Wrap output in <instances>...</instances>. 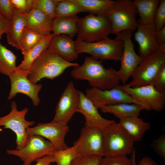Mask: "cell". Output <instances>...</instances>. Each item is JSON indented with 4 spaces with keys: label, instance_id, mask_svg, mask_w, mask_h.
<instances>
[{
    "label": "cell",
    "instance_id": "cb8c5ba5",
    "mask_svg": "<svg viewBox=\"0 0 165 165\" xmlns=\"http://www.w3.org/2000/svg\"><path fill=\"white\" fill-rule=\"evenodd\" d=\"M79 18L77 15L56 17L53 20V33L55 35H64L73 37L77 34V24Z\"/></svg>",
    "mask_w": 165,
    "mask_h": 165
},
{
    "label": "cell",
    "instance_id": "ab89813d",
    "mask_svg": "<svg viewBox=\"0 0 165 165\" xmlns=\"http://www.w3.org/2000/svg\"><path fill=\"white\" fill-rule=\"evenodd\" d=\"M11 22L3 16L0 13V37L4 34H6L9 31Z\"/></svg>",
    "mask_w": 165,
    "mask_h": 165
},
{
    "label": "cell",
    "instance_id": "5bb4252c",
    "mask_svg": "<svg viewBox=\"0 0 165 165\" xmlns=\"http://www.w3.org/2000/svg\"><path fill=\"white\" fill-rule=\"evenodd\" d=\"M79 97V90L75 88L72 82H69L58 102L52 121L68 125L77 112Z\"/></svg>",
    "mask_w": 165,
    "mask_h": 165
},
{
    "label": "cell",
    "instance_id": "ba28073f",
    "mask_svg": "<svg viewBox=\"0 0 165 165\" xmlns=\"http://www.w3.org/2000/svg\"><path fill=\"white\" fill-rule=\"evenodd\" d=\"M56 150L49 141L37 135H28L24 146L20 149L6 150L7 153L19 157L23 165H31L34 161L48 156L53 155Z\"/></svg>",
    "mask_w": 165,
    "mask_h": 165
},
{
    "label": "cell",
    "instance_id": "9a60e30c",
    "mask_svg": "<svg viewBox=\"0 0 165 165\" xmlns=\"http://www.w3.org/2000/svg\"><path fill=\"white\" fill-rule=\"evenodd\" d=\"M69 130L68 125L52 121L47 123H39L33 127L27 129L28 135H37L49 140L54 146L56 150L67 148L65 142V137Z\"/></svg>",
    "mask_w": 165,
    "mask_h": 165
},
{
    "label": "cell",
    "instance_id": "4dcf8cb0",
    "mask_svg": "<svg viewBox=\"0 0 165 165\" xmlns=\"http://www.w3.org/2000/svg\"><path fill=\"white\" fill-rule=\"evenodd\" d=\"M53 163L56 165H70L73 160L78 157L75 146L62 150H55L53 155Z\"/></svg>",
    "mask_w": 165,
    "mask_h": 165
},
{
    "label": "cell",
    "instance_id": "9c48e42d",
    "mask_svg": "<svg viewBox=\"0 0 165 165\" xmlns=\"http://www.w3.org/2000/svg\"><path fill=\"white\" fill-rule=\"evenodd\" d=\"M10 106V112L6 115L0 117V127L3 126L4 128L9 129L15 133L16 149H20L24 146L27 141V129L33 125L35 122L26 119L25 116L28 111L27 108L18 110L14 101L11 102Z\"/></svg>",
    "mask_w": 165,
    "mask_h": 165
},
{
    "label": "cell",
    "instance_id": "30bf717a",
    "mask_svg": "<svg viewBox=\"0 0 165 165\" xmlns=\"http://www.w3.org/2000/svg\"><path fill=\"white\" fill-rule=\"evenodd\" d=\"M73 145L78 157L105 156L102 129L85 126L82 128L80 136Z\"/></svg>",
    "mask_w": 165,
    "mask_h": 165
},
{
    "label": "cell",
    "instance_id": "d6a6232c",
    "mask_svg": "<svg viewBox=\"0 0 165 165\" xmlns=\"http://www.w3.org/2000/svg\"><path fill=\"white\" fill-rule=\"evenodd\" d=\"M154 24L156 31L165 26V0H160L155 15Z\"/></svg>",
    "mask_w": 165,
    "mask_h": 165
},
{
    "label": "cell",
    "instance_id": "d590c367",
    "mask_svg": "<svg viewBox=\"0 0 165 165\" xmlns=\"http://www.w3.org/2000/svg\"><path fill=\"white\" fill-rule=\"evenodd\" d=\"M102 157L96 156L78 157L73 160L70 165H100Z\"/></svg>",
    "mask_w": 165,
    "mask_h": 165
},
{
    "label": "cell",
    "instance_id": "e0dca14e",
    "mask_svg": "<svg viewBox=\"0 0 165 165\" xmlns=\"http://www.w3.org/2000/svg\"><path fill=\"white\" fill-rule=\"evenodd\" d=\"M138 25L134 34V38L139 45V55L144 58L160 50L162 47L157 42L156 30L154 24H145L137 21Z\"/></svg>",
    "mask_w": 165,
    "mask_h": 165
},
{
    "label": "cell",
    "instance_id": "7bdbcfd3",
    "mask_svg": "<svg viewBox=\"0 0 165 165\" xmlns=\"http://www.w3.org/2000/svg\"><path fill=\"white\" fill-rule=\"evenodd\" d=\"M136 165H158L151 158L145 156L142 158Z\"/></svg>",
    "mask_w": 165,
    "mask_h": 165
},
{
    "label": "cell",
    "instance_id": "8fae6325",
    "mask_svg": "<svg viewBox=\"0 0 165 165\" xmlns=\"http://www.w3.org/2000/svg\"><path fill=\"white\" fill-rule=\"evenodd\" d=\"M132 32L130 30H126L116 35L123 41V51L120 60L121 66L119 69L117 71L119 78L123 84H126L131 77L144 58L135 51L131 39Z\"/></svg>",
    "mask_w": 165,
    "mask_h": 165
},
{
    "label": "cell",
    "instance_id": "b9f144b4",
    "mask_svg": "<svg viewBox=\"0 0 165 165\" xmlns=\"http://www.w3.org/2000/svg\"><path fill=\"white\" fill-rule=\"evenodd\" d=\"M35 165H51L53 163V155L48 156L39 159L35 161Z\"/></svg>",
    "mask_w": 165,
    "mask_h": 165
},
{
    "label": "cell",
    "instance_id": "7a4b0ae2",
    "mask_svg": "<svg viewBox=\"0 0 165 165\" xmlns=\"http://www.w3.org/2000/svg\"><path fill=\"white\" fill-rule=\"evenodd\" d=\"M79 65L77 62L67 61L56 53L47 49L33 62L27 77L31 82L36 84L42 79H54L62 74L67 68Z\"/></svg>",
    "mask_w": 165,
    "mask_h": 165
},
{
    "label": "cell",
    "instance_id": "8d00e7d4",
    "mask_svg": "<svg viewBox=\"0 0 165 165\" xmlns=\"http://www.w3.org/2000/svg\"><path fill=\"white\" fill-rule=\"evenodd\" d=\"M152 84L157 90L165 92V65L158 72Z\"/></svg>",
    "mask_w": 165,
    "mask_h": 165
},
{
    "label": "cell",
    "instance_id": "f1b7e54d",
    "mask_svg": "<svg viewBox=\"0 0 165 165\" xmlns=\"http://www.w3.org/2000/svg\"><path fill=\"white\" fill-rule=\"evenodd\" d=\"M84 12L85 10L72 0H59L57 4L56 17L73 16Z\"/></svg>",
    "mask_w": 165,
    "mask_h": 165
},
{
    "label": "cell",
    "instance_id": "d4e9b609",
    "mask_svg": "<svg viewBox=\"0 0 165 165\" xmlns=\"http://www.w3.org/2000/svg\"><path fill=\"white\" fill-rule=\"evenodd\" d=\"M100 109L102 112L112 114L119 119L130 116H138L141 112L145 109L139 104L128 103L105 106Z\"/></svg>",
    "mask_w": 165,
    "mask_h": 165
},
{
    "label": "cell",
    "instance_id": "74e56055",
    "mask_svg": "<svg viewBox=\"0 0 165 165\" xmlns=\"http://www.w3.org/2000/svg\"><path fill=\"white\" fill-rule=\"evenodd\" d=\"M13 10L11 0H0V13L4 17L11 20Z\"/></svg>",
    "mask_w": 165,
    "mask_h": 165
},
{
    "label": "cell",
    "instance_id": "f6af8a7d",
    "mask_svg": "<svg viewBox=\"0 0 165 165\" xmlns=\"http://www.w3.org/2000/svg\"><path fill=\"white\" fill-rule=\"evenodd\" d=\"M2 130V129L0 128V132H1Z\"/></svg>",
    "mask_w": 165,
    "mask_h": 165
},
{
    "label": "cell",
    "instance_id": "ac0fdd59",
    "mask_svg": "<svg viewBox=\"0 0 165 165\" xmlns=\"http://www.w3.org/2000/svg\"><path fill=\"white\" fill-rule=\"evenodd\" d=\"M79 101L77 112L82 114L85 119V126L103 129L115 122L106 119L99 113L98 108L82 91L79 90Z\"/></svg>",
    "mask_w": 165,
    "mask_h": 165
},
{
    "label": "cell",
    "instance_id": "836d02e7",
    "mask_svg": "<svg viewBox=\"0 0 165 165\" xmlns=\"http://www.w3.org/2000/svg\"><path fill=\"white\" fill-rule=\"evenodd\" d=\"M100 165H133L132 160L127 156L115 157L104 156Z\"/></svg>",
    "mask_w": 165,
    "mask_h": 165
},
{
    "label": "cell",
    "instance_id": "83f0119b",
    "mask_svg": "<svg viewBox=\"0 0 165 165\" xmlns=\"http://www.w3.org/2000/svg\"><path fill=\"white\" fill-rule=\"evenodd\" d=\"M0 37V73L9 76L17 67L16 57L12 52L3 45Z\"/></svg>",
    "mask_w": 165,
    "mask_h": 165
},
{
    "label": "cell",
    "instance_id": "277c9868",
    "mask_svg": "<svg viewBox=\"0 0 165 165\" xmlns=\"http://www.w3.org/2000/svg\"><path fill=\"white\" fill-rule=\"evenodd\" d=\"M78 54L87 53L97 60L120 61L123 49V41L116 36L114 39L108 37L93 42L75 41Z\"/></svg>",
    "mask_w": 165,
    "mask_h": 165
},
{
    "label": "cell",
    "instance_id": "3957f363",
    "mask_svg": "<svg viewBox=\"0 0 165 165\" xmlns=\"http://www.w3.org/2000/svg\"><path fill=\"white\" fill-rule=\"evenodd\" d=\"M102 130L104 156H127L131 154L135 149L134 142L119 123L115 122Z\"/></svg>",
    "mask_w": 165,
    "mask_h": 165
},
{
    "label": "cell",
    "instance_id": "603a6c76",
    "mask_svg": "<svg viewBox=\"0 0 165 165\" xmlns=\"http://www.w3.org/2000/svg\"><path fill=\"white\" fill-rule=\"evenodd\" d=\"M53 33L44 35L40 42L34 47L23 54L24 59L20 64L17 66L16 70L28 72L34 61L44 51L48 49Z\"/></svg>",
    "mask_w": 165,
    "mask_h": 165
},
{
    "label": "cell",
    "instance_id": "60d3db41",
    "mask_svg": "<svg viewBox=\"0 0 165 165\" xmlns=\"http://www.w3.org/2000/svg\"><path fill=\"white\" fill-rule=\"evenodd\" d=\"M157 43L160 47L165 46V26L156 33Z\"/></svg>",
    "mask_w": 165,
    "mask_h": 165
},
{
    "label": "cell",
    "instance_id": "7c38bea8",
    "mask_svg": "<svg viewBox=\"0 0 165 165\" xmlns=\"http://www.w3.org/2000/svg\"><path fill=\"white\" fill-rule=\"evenodd\" d=\"M124 90L139 102L145 109L159 112L165 107V92L157 90L152 84L132 88L126 84L122 85Z\"/></svg>",
    "mask_w": 165,
    "mask_h": 165
},
{
    "label": "cell",
    "instance_id": "6da1fadb",
    "mask_svg": "<svg viewBox=\"0 0 165 165\" xmlns=\"http://www.w3.org/2000/svg\"><path fill=\"white\" fill-rule=\"evenodd\" d=\"M102 63L91 56L86 57L82 65L73 67L71 75L75 79L87 80L91 87L100 90L110 89L119 85L117 71L112 68H106Z\"/></svg>",
    "mask_w": 165,
    "mask_h": 165
},
{
    "label": "cell",
    "instance_id": "ee69618b",
    "mask_svg": "<svg viewBox=\"0 0 165 165\" xmlns=\"http://www.w3.org/2000/svg\"><path fill=\"white\" fill-rule=\"evenodd\" d=\"M132 155L131 159L132 160V165H136L137 164L136 162V151L135 149L131 153Z\"/></svg>",
    "mask_w": 165,
    "mask_h": 165
},
{
    "label": "cell",
    "instance_id": "484cf974",
    "mask_svg": "<svg viewBox=\"0 0 165 165\" xmlns=\"http://www.w3.org/2000/svg\"><path fill=\"white\" fill-rule=\"evenodd\" d=\"M89 14L106 16L115 3L113 0H72Z\"/></svg>",
    "mask_w": 165,
    "mask_h": 165
},
{
    "label": "cell",
    "instance_id": "d6986e66",
    "mask_svg": "<svg viewBox=\"0 0 165 165\" xmlns=\"http://www.w3.org/2000/svg\"><path fill=\"white\" fill-rule=\"evenodd\" d=\"M64 60L72 62L78 57L75 42L72 37L66 35H54L48 48Z\"/></svg>",
    "mask_w": 165,
    "mask_h": 165
},
{
    "label": "cell",
    "instance_id": "5b68a950",
    "mask_svg": "<svg viewBox=\"0 0 165 165\" xmlns=\"http://www.w3.org/2000/svg\"><path fill=\"white\" fill-rule=\"evenodd\" d=\"M111 34V24L106 16L89 14L79 18L76 41L93 42L108 37Z\"/></svg>",
    "mask_w": 165,
    "mask_h": 165
},
{
    "label": "cell",
    "instance_id": "ffe728a7",
    "mask_svg": "<svg viewBox=\"0 0 165 165\" xmlns=\"http://www.w3.org/2000/svg\"><path fill=\"white\" fill-rule=\"evenodd\" d=\"M53 20L42 12L33 9L25 15V27L45 35L51 33Z\"/></svg>",
    "mask_w": 165,
    "mask_h": 165
},
{
    "label": "cell",
    "instance_id": "7402d4cb",
    "mask_svg": "<svg viewBox=\"0 0 165 165\" xmlns=\"http://www.w3.org/2000/svg\"><path fill=\"white\" fill-rule=\"evenodd\" d=\"M10 29L6 34L8 43L20 50V42L25 28V15L19 12L13 7Z\"/></svg>",
    "mask_w": 165,
    "mask_h": 165
},
{
    "label": "cell",
    "instance_id": "4fadbf2b",
    "mask_svg": "<svg viewBox=\"0 0 165 165\" xmlns=\"http://www.w3.org/2000/svg\"><path fill=\"white\" fill-rule=\"evenodd\" d=\"M85 95L97 108L120 103H136L142 105L124 90L122 85L105 90L91 87L86 90Z\"/></svg>",
    "mask_w": 165,
    "mask_h": 165
},
{
    "label": "cell",
    "instance_id": "e575fe53",
    "mask_svg": "<svg viewBox=\"0 0 165 165\" xmlns=\"http://www.w3.org/2000/svg\"><path fill=\"white\" fill-rule=\"evenodd\" d=\"M13 7L20 13L26 15L33 9L34 0H11Z\"/></svg>",
    "mask_w": 165,
    "mask_h": 165
},
{
    "label": "cell",
    "instance_id": "4316f807",
    "mask_svg": "<svg viewBox=\"0 0 165 165\" xmlns=\"http://www.w3.org/2000/svg\"><path fill=\"white\" fill-rule=\"evenodd\" d=\"M160 0H134L133 1L140 18L138 20L145 24H154L156 11Z\"/></svg>",
    "mask_w": 165,
    "mask_h": 165
},
{
    "label": "cell",
    "instance_id": "8992f818",
    "mask_svg": "<svg viewBox=\"0 0 165 165\" xmlns=\"http://www.w3.org/2000/svg\"><path fill=\"white\" fill-rule=\"evenodd\" d=\"M137 13L133 1H115L113 7L106 16L110 22L112 34L116 35L125 30H135L138 25Z\"/></svg>",
    "mask_w": 165,
    "mask_h": 165
},
{
    "label": "cell",
    "instance_id": "f546056e",
    "mask_svg": "<svg viewBox=\"0 0 165 165\" xmlns=\"http://www.w3.org/2000/svg\"><path fill=\"white\" fill-rule=\"evenodd\" d=\"M44 36L25 27L20 42V50L22 54L38 44Z\"/></svg>",
    "mask_w": 165,
    "mask_h": 165
},
{
    "label": "cell",
    "instance_id": "1f68e13d",
    "mask_svg": "<svg viewBox=\"0 0 165 165\" xmlns=\"http://www.w3.org/2000/svg\"><path fill=\"white\" fill-rule=\"evenodd\" d=\"M59 0H34L33 9L53 20L56 17V8Z\"/></svg>",
    "mask_w": 165,
    "mask_h": 165
},
{
    "label": "cell",
    "instance_id": "44dd1931",
    "mask_svg": "<svg viewBox=\"0 0 165 165\" xmlns=\"http://www.w3.org/2000/svg\"><path fill=\"white\" fill-rule=\"evenodd\" d=\"M118 123L134 142L140 141L145 133L151 128L150 123L137 116L121 119Z\"/></svg>",
    "mask_w": 165,
    "mask_h": 165
},
{
    "label": "cell",
    "instance_id": "f35d334b",
    "mask_svg": "<svg viewBox=\"0 0 165 165\" xmlns=\"http://www.w3.org/2000/svg\"><path fill=\"white\" fill-rule=\"evenodd\" d=\"M152 146L155 151L163 160L165 159V135L160 136L155 139Z\"/></svg>",
    "mask_w": 165,
    "mask_h": 165
},
{
    "label": "cell",
    "instance_id": "2e32d148",
    "mask_svg": "<svg viewBox=\"0 0 165 165\" xmlns=\"http://www.w3.org/2000/svg\"><path fill=\"white\" fill-rule=\"evenodd\" d=\"M28 72L15 70L9 76L10 89L7 99L14 97L18 93H22L29 97L32 100L33 105L37 106L40 99L38 96L42 86L41 84H34L28 79Z\"/></svg>",
    "mask_w": 165,
    "mask_h": 165
},
{
    "label": "cell",
    "instance_id": "52a82bcc",
    "mask_svg": "<svg viewBox=\"0 0 165 165\" xmlns=\"http://www.w3.org/2000/svg\"><path fill=\"white\" fill-rule=\"evenodd\" d=\"M165 65V47L144 58L137 67L128 84L129 86L137 88L152 84L156 74Z\"/></svg>",
    "mask_w": 165,
    "mask_h": 165
}]
</instances>
